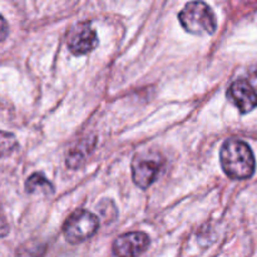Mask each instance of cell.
I'll list each match as a JSON object with an SVG mask.
<instances>
[{"mask_svg": "<svg viewBox=\"0 0 257 257\" xmlns=\"http://www.w3.org/2000/svg\"><path fill=\"white\" fill-rule=\"evenodd\" d=\"M25 190L28 193H44L52 195L54 193V186L42 173H33L25 182Z\"/></svg>", "mask_w": 257, "mask_h": 257, "instance_id": "ba28073f", "label": "cell"}, {"mask_svg": "<svg viewBox=\"0 0 257 257\" xmlns=\"http://www.w3.org/2000/svg\"><path fill=\"white\" fill-rule=\"evenodd\" d=\"M178 20L186 32L193 35L213 34L217 20L213 10L203 2H191L178 14Z\"/></svg>", "mask_w": 257, "mask_h": 257, "instance_id": "7a4b0ae2", "label": "cell"}, {"mask_svg": "<svg viewBox=\"0 0 257 257\" xmlns=\"http://www.w3.org/2000/svg\"><path fill=\"white\" fill-rule=\"evenodd\" d=\"M9 35V24L5 18L0 14V42H4Z\"/></svg>", "mask_w": 257, "mask_h": 257, "instance_id": "7c38bea8", "label": "cell"}, {"mask_svg": "<svg viewBox=\"0 0 257 257\" xmlns=\"http://www.w3.org/2000/svg\"><path fill=\"white\" fill-rule=\"evenodd\" d=\"M248 82H250V84L252 85L253 89L257 92V67L250 73V80Z\"/></svg>", "mask_w": 257, "mask_h": 257, "instance_id": "5bb4252c", "label": "cell"}, {"mask_svg": "<svg viewBox=\"0 0 257 257\" xmlns=\"http://www.w3.org/2000/svg\"><path fill=\"white\" fill-rule=\"evenodd\" d=\"M226 95L242 114L250 113L257 107V92L246 79L235 80L227 89Z\"/></svg>", "mask_w": 257, "mask_h": 257, "instance_id": "52a82bcc", "label": "cell"}, {"mask_svg": "<svg viewBox=\"0 0 257 257\" xmlns=\"http://www.w3.org/2000/svg\"><path fill=\"white\" fill-rule=\"evenodd\" d=\"M67 44L72 54L84 55L98 47L99 39L90 22H80L68 32Z\"/></svg>", "mask_w": 257, "mask_h": 257, "instance_id": "5b68a950", "label": "cell"}, {"mask_svg": "<svg viewBox=\"0 0 257 257\" xmlns=\"http://www.w3.org/2000/svg\"><path fill=\"white\" fill-rule=\"evenodd\" d=\"M165 160L155 152L138 153L132 161L133 182L142 190H146L157 180Z\"/></svg>", "mask_w": 257, "mask_h": 257, "instance_id": "277c9868", "label": "cell"}, {"mask_svg": "<svg viewBox=\"0 0 257 257\" xmlns=\"http://www.w3.org/2000/svg\"><path fill=\"white\" fill-rule=\"evenodd\" d=\"M19 147L17 138L13 133L0 131V158H4L14 153Z\"/></svg>", "mask_w": 257, "mask_h": 257, "instance_id": "30bf717a", "label": "cell"}, {"mask_svg": "<svg viewBox=\"0 0 257 257\" xmlns=\"http://www.w3.org/2000/svg\"><path fill=\"white\" fill-rule=\"evenodd\" d=\"M220 161L223 172L231 180H247L255 173V156L243 141H226L221 147Z\"/></svg>", "mask_w": 257, "mask_h": 257, "instance_id": "6da1fadb", "label": "cell"}, {"mask_svg": "<svg viewBox=\"0 0 257 257\" xmlns=\"http://www.w3.org/2000/svg\"><path fill=\"white\" fill-rule=\"evenodd\" d=\"M150 236L141 231L118 236L112 246L115 257H138L150 247Z\"/></svg>", "mask_w": 257, "mask_h": 257, "instance_id": "8992f818", "label": "cell"}, {"mask_svg": "<svg viewBox=\"0 0 257 257\" xmlns=\"http://www.w3.org/2000/svg\"><path fill=\"white\" fill-rule=\"evenodd\" d=\"M9 233V225L5 221V218L0 215V237H4Z\"/></svg>", "mask_w": 257, "mask_h": 257, "instance_id": "4fadbf2b", "label": "cell"}, {"mask_svg": "<svg viewBox=\"0 0 257 257\" xmlns=\"http://www.w3.org/2000/svg\"><path fill=\"white\" fill-rule=\"evenodd\" d=\"M99 228V218L93 212L77 210L70 213L63 225V235L72 245L82 243L95 235Z\"/></svg>", "mask_w": 257, "mask_h": 257, "instance_id": "3957f363", "label": "cell"}, {"mask_svg": "<svg viewBox=\"0 0 257 257\" xmlns=\"http://www.w3.org/2000/svg\"><path fill=\"white\" fill-rule=\"evenodd\" d=\"M47 252V245L42 242H29L18 248L13 257H44Z\"/></svg>", "mask_w": 257, "mask_h": 257, "instance_id": "8fae6325", "label": "cell"}, {"mask_svg": "<svg viewBox=\"0 0 257 257\" xmlns=\"http://www.w3.org/2000/svg\"><path fill=\"white\" fill-rule=\"evenodd\" d=\"M93 146L89 145V141H85V142L79 143L77 147L70 150L67 155V160H65L67 167L72 168V170L80 167L85 162V158L88 157Z\"/></svg>", "mask_w": 257, "mask_h": 257, "instance_id": "9c48e42d", "label": "cell"}]
</instances>
